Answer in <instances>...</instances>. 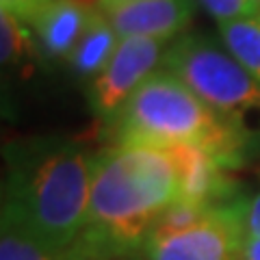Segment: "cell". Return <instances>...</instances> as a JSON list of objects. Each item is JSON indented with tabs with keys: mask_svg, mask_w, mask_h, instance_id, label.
Masks as SVG:
<instances>
[{
	"mask_svg": "<svg viewBox=\"0 0 260 260\" xmlns=\"http://www.w3.org/2000/svg\"><path fill=\"white\" fill-rule=\"evenodd\" d=\"M237 260H260V237H256V234H245Z\"/></svg>",
	"mask_w": 260,
	"mask_h": 260,
	"instance_id": "17",
	"label": "cell"
},
{
	"mask_svg": "<svg viewBox=\"0 0 260 260\" xmlns=\"http://www.w3.org/2000/svg\"><path fill=\"white\" fill-rule=\"evenodd\" d=\"M124 260H141L139 256H135V258H124Z\"/></svg>",
	"mask_w": 260,
	"mask_h": 260,
	"instance_id": "19",
	"label": "cell"
},
{
	"mask_svg": "<svg viewBox=\"0 0 260 260\" xmlns=\"http://www.w3.org/2000/svg\"><path fill=\"white\" fill-rule=\"evenodd\" d=\"M104 133L109 143H143L158 148L193 145L210 154L228 172L243 167L254 156L237 130L167 70L154 72L130 95Z\"/></svg>",
	"mask_w": 260,
	"mask_h": 260,
	"instance_id": "3",
	"label": "cell"
},
{
	"mask_svg": "<svg viewBox=\"0 0 260 260\" xmlns=\"http://www.w3.org/2000/svg\"><path fill=\"white\" fill-rule=\"evenodd\" d=\"M167 42L150 37H126L119 39L117 50L113 52L100 74L91 78L87 89V100L93 117L107 128L121 107L130 100L137 89L158 72L167 52Z\"/></svg>",
	"mask_w": 260,
	"mask_h": 260,
	"instance_id": "6",
	"label": "cell"
},
{
	"mask_svg": "<svg viewBox=\"0 0 260 260\" xmlns=\"http://www.w3.org/2000/svg\"><path fill=\"white\" fill-rule=\"evenodd\" d=\"M80 3H85L89 7H93V9H100L104 5H111V3H119V0H80Z\"/></svg>",
	"mask_w": 260,
	"mask_h": 260,
	"instance_id": "18",
	"label": "cell"
},
{
	"mask_svg": "<svg viewBox=\"0 0 260 260\" xmlns=\"http://www.w3.org/2000/svg\"><path fill=\"white\" fill-rule=\"evenodd\" d=\"M247 195L215 204L178 200L150 234L141 260H237L245 237Z\"/></svg>",
	"mask_w": 260,
	"mask_h": 260,
	"instance_id": "5",
	"label": "cell"
},
{
	"mask_svg": "<svg viewBox=\"0 0 260 260\" xmlns=\"http://www.w3.org/2000/svg\"><path fill=\"white\" fill-rule=\"evenodd\" d=\"M180 200L169 148L109 143L93 156L89 206L65 260H124L141 254L162 215Z\"/></svg>",
	"mask_w": 260,
	"mask_h": 260,
	"instance_id": "1",
	"label": "cell"
},
{
	"mask_svg": "<svg viewBox=\"0 0 260 260\" xmlns=\"http://www.w3.org/2000/svg\"><path fill=\"white\" fill-rule=\"evenodd\" d=\"M5 11H11L13 15H18L22 22H28L42 7H46L52 0H0Z\"/></svg>",
	"mask_w": 260,
	"mask_h": 260,
	"instance_id": "15",
	"label": "cell"
},
{
	"mask_svg": "<svg viewBox=\"0 0 260 260\" xmlns=\"http://www.w3.org/2000/svg\"><path fill=\"white\" fill-rule=\"evenodd\" d=\"M162 70L172 72L230 128L260 152V85L217 39L182 32L167 46Z\"/></svg>",
	"mask_w": 260,
	"mask_h": 260,
	"instance_id": "4",
	"label": "cell"
},
{
	"mask_svg": "<svg viewBox=\"0 0 260 260\" xmlns=\"http://www.w3.org/2000/svg\"><path fill=\"white\" fill-rule=\"evenodd\" d=\"M245 234L260 237V189L247 195L245 204Z\"/></svg>",
	"mask_w": 260,
	"mask_h": 260,
	"instance_id": "16",
	"label": "cell"
},
{
	"mask_svg": "<svg viewBox=\"0 0 260 260\" xmlns=\"http://www.w3.org/2000/svg\"><path fill=\"white\" fill-rule=\"evenodd\" d=\"M0 26H3V63H15L26 54L28 46V30L26 22H22L18 15L3 9V18H0Z\"/></svg>",
	"mask_w": 260,
	"mask_h": 260,
	"instance_id": "12",
	"label": "cell"
},
{
	"mask_svg": "<svg viewBox=\"0 0 260 260\" xmlns=\"http://www.w3.org/2000/svg\"><path fill=\"white\" fill-rule=\"evenodd\" d=\"M198 3L208 15H213L217 24L260 15V5L256 0H198Z\"/></svg>",
	"mask_w": 260,
	"mask_h": 260,
	"instance_id": "14",
	"label": "cell"
},
{
	"mask_svg": "<svg viewBox=\"0 0 260 260\" xmlns=\"http://www.w3.org/2000/svg\"><path fill=\"white\" fill-rule=\"evenodd\" d=\"M117 46L119 35L113 28V24L100 9H93L78 44L68 56V65L80 78H95L107 68Z\"/></svg>",
	"mask_w": 260,
	"mask_h": 260,
	"instance_id": "10",
	"label": "cell"
},
{
	"mask_svg": "<svg viewBox=\"0 0 260 260\" xmlns=\"http://www.w3.org/2000/svg\"><path fill=\"white\" fill-rule=\"evenodd\" d=\"M0 260H65L52 251L39 247L37 243L22 239L13 232H3L0 241Z\"/></svg>",
	"mask_w": 260,
	"mask_h": 260,
	"instance_id": "13",
	"label": "cell"
},
{
	"mask_svg": "<svg viewBox=\"0 0 260 260\" xmlns=\"http://www.w3.org/2000/svg\"><path fill=\"white\" fill-rule=\"evenodd\" d=\"M256 3H258V5H260V0H256Z\"/></svg>",
	"mask_w": 260,
	"mask_h": 260,
	"instance_id": "20",
	"label": "cell"
},
{
	"mask_svg": "<svg viewBox=\"0 0 260 260\" xmlns=\"http://www.w3.org/2000/svg\"><path fill=\"white\" fill-rule=\"evenodd\" d=\"M219 37L230 54L260 85V15L219 24Z\"/></svg>",
	"mask_w": 260,
	"mask_h": 260,
	"instance_id": "11",
	"label": "cell"
},
{
	"mask_svg": "<svg viewBox=\"0 0 260 260\" xmlns=\"http://www.w3.org/2000/svg\"><path fill=\"white\" fill-rule=\"evenodd\" d=\"M178 169H180V200L191 204H215L230 200L241 191L219 162L204 150L193 145H174Z\"/></svg>",
	"mask_w": 260,
	"mask_h": 260,
	"instance_id": "8",
	"label": "cell"
},
{
	"mask_svg": "<svg viewBox=\"0 0 260 260\" xmlns=\"http://www.w3.org/2000/svg\"><path fill=\"white\" fill-rule=\"evenodd\" d=\"M93 156L70 139H35L13 150L3 184V232L68 254L87 215Z\"/></svg>",
	"mask_w": 260,
	"mask_h": 260,
	"instance_id": "2",
	"label": "cell"
},
{
	"mask_svg": "<svg viewBox=\"0 0 260 260\" xmlns=\"http://www.w3.org/2000/svg\"><path fill=\"white\" fill-rule=\"evenodd\" d=\"M93 7L80 0H52L26 22L39 48L50 59H65L74 50L91 18Z\"/></svg>",
	"mask_w": 260,
	"mask_h": 260,
	"instance_id": "9",
	"label": "cell"
},
{
	"mask_svg": "<svg viewBox=\"0 0 260 260\" xmlns=\"http://www.w3.org/2000/svg\"><path fill=\"white\" fill-rule=\"evenodd\" d=\"M198 0H119L100 7L119 39L150 37L169 42L189 26Z\"/></svg>",
	"mask_w": 260,
	"mask_h": 260,
	"instance_id": "7",
	"label": "cell"
}]
</instances>
